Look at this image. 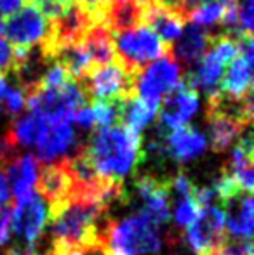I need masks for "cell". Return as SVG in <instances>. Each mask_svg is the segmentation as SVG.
<instances>
[{
  "mask_svg": "<svg viewBox=\"0 0 254 255\" xmlns=\"http://www.w3.org/2000/svg\"><path fill=\"white\" fill-rule=\"evenodd\" d=\"M225 212V229L232 238L251 240L253 236V193L239 191L227 202L221 203Z\"/></svg>",
  "mask_w": 254,
  "mask_h": 255,
  "instance_id": "5bb4252c",
  "label": "cell"
},
{
  "mask_svg": "<svg viewBox=\"0 0 254 255\" xmlns=\"http://www.w3.org/2000/svg\"><path fill=\"white\" fill-rule=\"evenodd\" d=\"M225 71V63H221L213 52L207 49L206 54L200 57V61L188 70L187 73V84L190 87L195 89L197 92L202 91L206 92V96L213 94L220 89V80L223 77Z\"/></svg>",
  "mask_w": 254,
  "mask_h": 255,
  "instance_id": "ffe728a7",
  "label": "cell"
},
{
  "mask_svg": "<svg viewBox=\"0 0 254 255\" xmlns=\"http://www.w3.org/2000/svg\"><path fill=\"white\" fill-rule=\"evenodd\" d=\"M37 156L42 163H51L54 158L61 156L70 148L80 149L84 144H78L77 132L70 124H56L49 125V128L37 139L35 142Z\"/></svg>",
  "mask_w": 254,
  "mask_h": 255,
  "instance_id": "9a60e30c",
  "label": "cell"
},
{
  "mask_svg": "<svg viewBox=\"0 0 254 255\" xmlns=\"http://www.w3.org/2000/svg\"><path fill=\"white\" fill-rule=\"evenodd\" d=\"M70 73L66 68L58 61H52L49 64L47 71H45L44 78H42V89H59L66 80H70Z\"/></svg>",
  "mask_w": 254,
  "mask_h": 255,
  "instance_id": "4316f807",
  "label": "cell"
},
{
  "mask_svg": "<svg viewBox=\"0 0 254 255\" xmlns=\"http://www.w3.org/2000/svg\"><path fill=\"white\" fill-rule=\"evenodd\" d=\"M9 198H10V186L5 174H3V170L0 168V203H7Z\"/></svg>",
  "mask_w": 254,
  "mask_h": 255,
  "instance_id": "e575fe53",
  "label": "cell"
},
{
  "mask_svg": "<svg viewBox=\"0 0 254 255\" xmlns=\"http://www.w3.org/2000/svg\"><path fill=\"white\" fill-rule=\"evenodd\" d=\"M35 188L40 198H45L49 203V210L66 202L73 191V181L64 167L63 160L59 163H44L37 170Z\"/></svg>",
  "mask_w": 254,
  "mask_h": 255,
  "instance_id": "7c38bea8",
  "label": "cell"
},
{
  "mask_svg": "<svg viewBox=\"0 0 254 255\" xmlns=\"http://www.w3.org/2000/svg\"><path fill=\"white\" fill-rule=\"evenodd\" d=\"M10 219H12V207L9 205V202L0 203V247L9 240Z\"/></svg>",
  "mask_w": 254,
  "mask_h": 255,
  "instance_id": "4dcf8cb0",
  "label": "cell"
},
{
  "mask_svg": "<svg viewBox=\"0 0 254 255\" xmlns=\"http://www.w3.org/2000/svg\"><path fill=\"white\" fill-rule=\"evenodd\" d=\"M30 3H33V5H37V3H40V2H45V0H28ZM58 2H64V3H70V2H73V0H58Z\"/></svg>",
  "mask_w": 254,
  "mask_h": 255,
  "instance_id": "8d00e7d4",
  "label": "cell"
},
{
  "mask_svg": "<svg viewBox=\"0 0 254 255\" xmlns=\"http://www.w3.org/2000/svg\"><path fill=\"white\" fill-rule=\"evenodd\" d=\"M5 40L12 47H35L42 45L49 37L51 21L33 3H24L16 14L3 23Z\"/></svg>",
  "mask_w": 254,
  "mask_h": 255,
  "instance_id": "52a82bcc",
  "label": "cell"
},
{
  "mask_svg": "<svg viewBox=\"0 0 254 255\" xmlns=\"http://www.w3.org/2000/svg\"><path fill=\"white\" fill-rule=\"evenodd\" d=\"M253 68H254V45L253 37L239 40V56L230 61L227 71L220 80V92L228 98L244 99L253 94Z\"/></svg>",
  "mask_w": 254,
  "mask_h": 255,
  "instance_id": "30bf717a",
  "label": "cell"
},
{
  "mask_svg": "<svg viewBox=\"0 0 254 255\" xmlns=\"http://www.w3.org/2000/svg\"><path fill=\"white\" fill-rule=\"evenodd\" d=\"M169 49L160 57L143 66L134 78L136 96L153 106H160L162 99L181 82V66Z\"/></svg>",
  "mask_w": 254,
  "mask_h": 255,
  "instance_id": "5b68a950",
  "label": "cell"
},
{
  "mask_svg": "<svg viewBox=\"0 0 254 255\" xmlns=\"http://www.w3.org/2000/svg\"><path fill=\"white\" fill-rule=\"evenodd\" d=\"M2 30H3V19H2V16H0V33H2Z\"/></svg>",
  "mask_w": 254,
  "mask_h": 255,
  "instance_id": "f35d334b",
  "label": "cell"
},
{
  "mask_svg": "<svg viewBox=\"0 0 254 255\" xmlns=\"http://www.w3.org/2000/svg\"><path fill=\"white\" fill-rule=\"evenodd\" d=\"M237 21L242 37H253L254 0H237Z\"/></svg>",
  "mask_w": 254,
  "mask_h": 255,
  "instance_id": "484cf974",
  "label": "cell"
},
{
  "mask_svg": "<svg viewBox=\"0 0 254 255\" xmlns=\"http://www.w3.org/2000/svg\"><path fill=\"white\" fill-rule=\"evenodd\" d=\"M187 21L181 16L174 14L173 10L160 7L157 3H148L145 5V12H143V24L148 26L152 31H155L160 37V40L166 44H173L183 33V28Z\"/></svg>",
  "mask_w": 254,
  "mask_h": 255,
  "instance_id": "d6986e66",
  "label": "cell"
},
{
  "mask_svg": "<svg viewBox=\"0 0 254 255\" xmlns=\"http://www.w3.org/2000/svg\"><path fill=\"white\" fill-rule=\"evenodd\" d=\"M213 35H214L213 31L192 23V24H188V26H185V31L176 40L174 47H171L169 51L173 54L174 59L178 61L180 66H185L187 70H192L200 61V57L206 54Z\"/></svg>",
  "mask_w": 254,
  "mask_h": 255,
  "instance_id": "2e32d148",
  "label": "cell"
},
{
  "mask_svg": "<svg viewBox=\"0 0 254 255\" xmlns=\"http://www.w3.org/2000/svg\"><path fill=\"white\" fill-rule=\"evenodd\" d=\"M220 2H228V0H220Z\"/></svg>",
  "mask_w": 254,
  "mask_h": 255,
  "instance_id": "60d3db41",
  "label": "cell"
},
{
  "mask_svg": "<svg viewBox=\"0 0 254 255\" xmlns=\"http://www.w3.org/2000/svg\"><path fill=\"white\" fill-rule=\"evenodd\" d=\"M45 255H85V252H80V250H58V249H51Z\"/></svg>",
  "mask_w": 254,
  "mask_h": 255,
  "instance_id": "d590c367",
  "label": "cell"
},
{
  "mask_svg": "<svg viewBox=\"0 0 254 255\" xmlns=\"http://www.w3.org/2000/svg\"><path fill=\"white\" fill-rule=\"evenodd\" d=\"M82 44L87 49L94 66H101V64L115 61V47H113L112 33L103 24H94L89 28L85 37L82 38Z\"/></svg>",
  "mask_w": 254,
  "mask_h": 255,
  "instance_id": "7402d4cb",
  "label": "cell"
},
{
  "mask_svg": "<svg viewBox=\"0 0 254 255\" xmlns=\"http://www.w3.org/2000/svg\"><path fill=\"white\" fill-rule=\"evenodd\" d=\"M44 198L35 193L33 198L24 205H14L10 229L16 236L24 238L26 245H37L47 224V210Z\"/></svg>",
  "mask_w": 254,
  "mask_h": 255,
  "instance_id": "8fae6325",
  "label": "cell"
},
{
  "mask_svg": "<svg viewBox=\"0 0 254 255\" xmlns=\"http://www.w3.org/2000/svg\"><path fill=\"white\" fill-rule=\"evenodd\" d=\"M199 212H200V208L197 207L195 202H193L192 195L178 196L176 208H174V221H176V226L187 228L188 224H192V222L195 221Z\"/></svg>",
  "mask_w": 254,
  "mask_h": 255,
  "instance_id": "d4e9b609",
  "label": "cell"
},
{
  "mask_svg": "<svg viewBox=\"0 0 254 255\" xmlns=\"http://www.w3.org/2000/svg\"><path fill=\"white\" fill-rule=\"evenodd\" d=\"M14 68V47L5 40L3 37H0V75L5 77L7 73H10Z\"/></svg>",
  "mask_w": 254,
  "mask_h": 255,
  "instance_id": "f546056e",
  "label": "cell"
},
{
  "mask_svg": "<svg viewBox=\"0 0 254 255\" xmlns=\"http://www.w3.org/2000/svg\"><path fill=\"white\" fill-rule=\"evenodd\" d=\"M3 108L9 115L12 117H19L21 111L26 106V98H24L23 91L19 87H9L7 85V91L3 94Z\"/></svg>",
  "mask_w": 254,
  "mask_h": 255,
  "instance_id": "f1b7e54d",
  "label": "cell"
},
{
  "mask_svg": "<svg viewBox=\"0 0 254 255\" xmlns=\"http://www.w3.org/2000/svg\"><path fill=\"white\" fill-rule=\"evenodd\" d=\"M75 2H77L78 5L84 7V9L87 10V12H91V16L94 17V21L98 23V14H99V10H101L103 7H105L106 3L110 2V0H75Z\"/></svg>",
  "mask_w": 254,
  "mask_h": 255,
  "instance_id": "d6a6232c",
  "label": "cell"
},
{
  "mask_svg": "<svg viewBox=\"0 0 254 255\" xmlns=\"http://www.w3.org/2000/svg\"><path fill=\"white\" fill-rule=\"evenodd\" d=\"M199 110V92L187 84L185 78L162 99L159 106L157 130L160 134H169L171 130L187 125Z\"/></svg>",
  "mask_w": 254,
  "mask_h": 255,
  "instance_id": "ba28073f",
  "label": "cell"
},
{
  "mask_svg": "<svg viewBox=\"0 0 254 255\" xmlns=\"http://www.w3.org/2000/svg\"><path fill=\"white\" fill-rule=\"evenodd\" d=\"M134 75L129 73L119 61L96 66L82 78L89 99L94 101H117L136 94Z\"/></svg>",
  "mask_w": 254,
  "mask_h": 255,
  "instance_id": "8992f818",
  "label": "cell"
},
{
  "mask_svg": "<svg viewBox=\"0 0 254 255\" xmlns=\"http://www.w3.org/2000/svg\"><path fill=\"white\" fill-rule=\"evenodd\" d=\"M49 128V125L45 124L42 118H38L33 113L19 115L16 117V120L10 124L9 130H7V137L14 142V144L21 146H31L37 142V139L44 134Z\"/></svg>",
  "mask_w": 254,
  "mask_h": 255,
  "instance_id": "603a6c76",
  "label": "cell"
},
{
  "mask_svg": "<svg viewBox=\"0 0 254 255\" xmlns=\"http://www.w3.org/2000/svg\"><path fill=\"white\" fill-rule=\"evenodd\" d=\"M71 122H75V124H77L78 127H82V128H92V127H96L92 108L91 106H82V108H78V110L73 113V118H71Z\"/></svg>",
  "mask_w": 254,
  "mask_h": 255,
  "instance_id": "1f68e13d",
  "label": "cell"
},
{
  "mask_svg": "<svg viewBox=\"0 0 254 255\" xmlns=\"http://www.w3.org/2000/svg\"><path fill=\"white\" fill-rule=\"evenodd\" d=\"M134 186L136 193L143 202L138 214L155 228L166 224L171 217V179L139 175Z\"/></svg>",
  "mask_w": 254,
  "mask_h": 255,
  "instance_id": "9c48e42d",
  "label": "cell"
},
{
  "mask_svg": "<svg viewBox=\"0 0 254 255\" xmlns=\"http://www.w3.org/2000/svg\"><path fill=\"white\" fill-rule=\"evenodd\" d=\"M211 2V0H153L152 3H157L160 7H166V9L173 10L174 14L181 16L185 21H188V16L197 5L200 3Z\"/></svg>",
  "mask_w": 254,
  "mask_h": 255,
  "instance_id": "83f0119b",
  "label": "cell"
},
{
  "mask_svg": "<svg viewBox=\"0 0 254 255\" xmlns=\"http://www.w3.org/2000/svg\"><path fill=\"white\" fill-rule=\"evenodd\" d=\"M223 12H225V3L220 2V0H211V2L197 5L190 12V16H188V21H192L193 24L207 30L213 24H220Z\"/></svg>",
  "mask_w": 254,
  "mask_h": 255,
  "instance_id": "cb8c5ba5",
  "label": "cell"
},
{
  "mask_svg": "<svg viewBox=\"0 0 254 255\" xmlns=\"http://www.w3.org/2000/svg\"><path fill=\"white\" fill-rule=\"evenodd\" d=\"M206 124L209 130L211 148L216 153L227 151L232 142L241 137L246 128H249V125L242 124L237 118L216 111H206Z\"/></svg>",
  "mask_w": 254,
  "mask_h": 255,
  "instance_id": "ac0fdd59",
  "label": "cell"
},
{
  "mask_svg": "<svg viewBox=\"0 0 254 255\" xmlns=\"http://www.w3.org/2000/svg\"><path fill=\"white\" fill-rule=\"evenodd\" d=\"M106 208L98 200L84 195H71L64 203L51 208L47 214L51 222V249L96 252L101 249L105 228L101 219Z\"/></svg>",
  "mask_w": 254,
  "mask_h": 255,
  "instance_id": "6da1fadb",
  "label": "cell"
},
{
  "mask_svg": "<svg viewBox=\"0 0 254 255\" xmlns=\"http://www.w3.org/2000/svg\"><path fill=\"white\" fill-rule=\"evenodd\" d=\"M159 250V228L134 214L105 226L99 252L103 255H152Z\"/></svg>",
  "mask_w": 254,
  "mask_h": 255,
  "instance_id": "3957f363",
  "label": "cell"
},
{
  "mask_svg": "<svg viewBox=\"0 0 254 255\" xmlns=\"http://www.w3.org/2000/svg\"><path fill=\"white\" fill-rule=\"evenodd\" d=\"M157 113H159V106L143 101L136 94L129 96L126 99H120L119 124L136 134H141L143 128H146L157 118Z\"/></svg>",
  "mask_w": 254,
  "mask_h": 255,
  "instance_id": "44dd1931",
  "label": "cell"
},
{
  "mask_svg": "<svg viewBox=\"0 0 254 255\" xmlns=\"http://www.w3.org/2000/svg\"><path fill=\"white\" fill-rule=\"evenodd\" d=\"M84 151L98 174L124 181V177L134 172L143 161V139L141 134H136L120 124L96 127L84 144Z\"/></svg>",
  "mask_w": 254,
  "mask_h": 255,
  "instance_id": "7a4b0ae2",
  "label": "cell"
},
{
  "mask_svg": "<svg viewBox=\"0 0 254 255\" xmlns=\"http://www.w3.org/2000/svg\"><path fill=\"white\" fill-rule=\"evenodd\" d=\"M24 5V0H0V16L10 17Z\"/></svg>",
  "mask_w": 254,
  "mask_h": 255,
  "instance_id": "836d02e7",
  "label": "cell"
},
{
  "mask_svg": "<svg viewBox=\"0 0 254 255\" xmlns=\"http://www.w3.org/2000/svg\"><path fill=\"white\" fill-rule=\"evenodd\" d=\"M145 5L138 0H110L98 14V23L112 35L122 33L143 24Z\"/></svg>",
  "mask_w": 254,
  "mask_h": 255,
  "instance_id": "4fadbf2b",
  "label": "cell"
},
{
  "mask_svg": "<svg viewBox=\"0 0 254 255\" xmlns=\"http://www.w3.org/2000/svg\"><path fill=\"white\" fill-rule=\"evenodd\" d=\"M3 110V104H2V101H0V111H2Z\"/></svg>",
  "mask_w": 254,
  "mask_h": 255,
  "instance_id": "ab89813d",
  "label": "cell"
},
{
  "mask_svg": "<svg viewBox=\"0 0 254 255\" xmlns=\"http://www.w3.org/2000/svg\"><path fill=\"white\" fill-rule=\"evenodd\" d=\"M164 144H166L167 154L173 160L185 163V161H190L206 151L207 139L202 132L195 130L192 125L187 124L166 134Z\"/></svg>",
  "mask_w": 254,
  "mask_h": 255,
  "instance_id": "e0dca14e",
  "label": "cell"
},
{
  "mask_svg": "<svg viewBox=\"0 0 254 255\" xmlns=\"http://www.w3.org/2000/svg\"><path fill=\"white\" fill-rule=\"evenodd\" d=\"M138 2H141V3H143V5H148V3H152V2H153V0H138Z\"/></svg>",
  "mask_w": 254,
  "mask_h": 255,
  "instance_id": "74e56055",
  "label": "cell"
},
{
  "mask_svg": "<svg viewBox=\"0 0 254 255\" xmlns=\"http://www.w3.org/2000/svg\"><path fill=\"white\" fill-rule=\"evenodd\" d=\"M112 38L113 47H115V59L134 77L143 66L160 57L171 47L145 24L112 35Z\"/></svg>",
  "mask_w": 254,
  "mask_h": 255,
  "instance_id": "277c9868",
  "label": "cell"
}]
</instances>
